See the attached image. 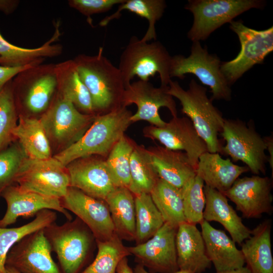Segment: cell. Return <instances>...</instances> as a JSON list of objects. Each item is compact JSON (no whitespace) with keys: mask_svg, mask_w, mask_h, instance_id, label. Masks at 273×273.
I'll return each instance as SVG.
<instances>
[{"mask_svg":"<svg viewBox=\"0 0 273 273\" xmlns=\"http://www.w3.org/2000/svg\"><path fill=\"white\" fill-rule=\"evenodd\" d=\"M44 235L54 252L62 273H81L93 257L96 239L79 218L62 225L55 222L43 229Z\"/></svg>","mask_w":273,"mask_h":273,"instance_id":"cell-3","label":"cell"},{"mask_svg":"<svg viewBox=\"0 0 273 273\" xmlns=\"http://www.w3.org/2000/svg\"><path fill=\"white\" fill-rule=\"evenodd\" d=\"M207 256L216 272L233 270L244 266L243 254L224 231L203 220L200 223Z\"/></svg>","mask_w":273,"mask_h":273,"instance_id":"cell-23","label":"cell"},{"mask_svg":"<svg viewBox=\"0 0 273 273\" xmlns=\"http://www.w3.org/2000/svg\"><path fill=\"white\" fill-rule=\"evenodd\" d=\"M271 229V220H263L241 245L246 266L252 273H273Z\"/></svg>","mask_w":273,"mask_h":273,"instance_id":"cell-27","label":"cell"},{"mask_svg":"<svg viewBox=\"0 0 273 273\" xmlns=\"http://www.w3.org/2000/svg\"><path fill=\"white\" fill-rule=\"evenodd\" d=\"M36 65H38L18 67H7L0 66V90L7 82L12 79L18 73L28 68Z\"/></svg>","mask_w":273,"mask_h":273,"instance_id":"cell-42","label":"cell"},{"mask_svg":"<svg viewBox=\"0 0 273 273\" xmlns=\"http://www.w3.org/2000/svg\"><path fill=\"white\" fill-rule=\"evenodd\" d=\"M171 58L160 41L149 43L132 36L121 54L118 66L125 87L135 76L147 81L156 73L159 76L160 85L168 86L171 80Z\"/></svg>","mask_w":273,"mask_h":273,"instance_id":"cell-6","label":"cell"},{"mask_svg":"<svg viewBox=\"0 0 273 273\" xmlns=\"http://www.w3.org/2000/svg\"><path fill=\"white\" fill-rule=\"evenodd\" d=\"M205 206L203 212L204 220L209 222L220 223L236 243L241 245L251 236L252 230L243 222L242 219L233 207L228 198L222 193L206 185L204 187Z\"/></svg>","mask_w":273,"mask_h":273,"instance_id":"cell-24","label":"cell"},{"mask_svg":"<svg viewBox=\"0 0 273 273\" xmlns=\"http://www.w3.org/2000/svg\"><path fill=\"white\" fill-rule=\"evenodd\" d=\"M266 145V150L268 152V162L271 169V177H273V135L272 134L269 136L263 137Z\"/></svg>","mask_w":273,"mask_h":273,"instance_id":"cell-43","label":"cell"},{"mask_svg":"<svg viewBox=\"0 0 273 273\" xmlns=\"http://www.w3.org/2000/svg\"><path fill=\"white\" fill-rule=\"evenodd\" d=\"M19 115H40L49 108L57 93L55 64H40L18 73L12 81Z\"/></svg>","mask_w":273,"mask_h":273,"instance_id":"cell-5","label":"cell"},{"mask_svg":"<svg viewBox=\"0 0 273 273\" xmlns=\"http://www.w3.org/2000/svg\"><path fill=\"white\" fill-rule=\"evenodd\" d=\"M116 273H134L128 262L127 257L124 258L119 263Z\"/></svg>","mask_w":273,"mask_h":273,"instance_id":"cell-44","label":"cell"},{"mask_svg":"<svg viewBox=\"0 0 273 273\" xmlns=\"http://www.w3.org/2000/svg\"><path fill=\"white\" fill-rule=\"evenodd\" d=\"M204 187L203 180L196 175L180 189L187 222L197 225L204 220L205 206Z\"/></svg>","mask_w":273,"mask_h":273,"instance_id":"cell-38","label":"cell"},{"mask_svg":"<svg viewBox=\"0 0 273 273\" xmlns=\"http://www.w3.org/2000/svg\"><path fill=\"white\" fill-rule=\"evenodd\" d=\"M57 214L53 210L44 209L38 212L30 222L19 227L0 228V273H4L8 253L12 247L25 236L43 229L55 222Z\"/></svg>","mask_w":273,"mask_h":273,"instance_id":"cell-33","label":"cell"},{"mask_svg":"<svg viewBox=\"0 0 273 273\" xmlns=\"http://www.w3.org/2000/svg\"><path fill=\"white\" fill-rule=\"evenodd\" d=\"M168 86L155 87L149 81H138L130 82L124 90L122 106L127 107L135 104V113L132 114L130 120L132 123L146 121L150 125L162 126L166 122L159 113L160 108H167L172 117L177 116V111L173 97L167 92Z\"/></svg>","mask_w":273,"mask_h":273,"instance_id":"cell-13","label":"cell"},{"mask_svg":"<svg viewBox=\"0 0 273 273\" xmlns=\"http://www.w3.org/2000/svg\"><path fill=\"white\" fill-rule=\"evenodd\" d=\"M150 195L164 223L177 228L186 222L180 189L159 178Z\"/></svg>","mask_w":273,"mask_h":273,"instance_id":"cell-32","label":"cell"},{"mask_svg":"<svg viewBox=\"0 0 273 273\" xmlns=\"http://www.w3.org/2000/svg\"><path fill=\"white\" fill-rule=\"evenodd\" d=\"M4 273H20L16 270L9 266H6Z\"/></svg>","mask_w":273,"mask_h":273,"instance_id":"cell-47","label":"cell"},{"mask_svg":"<svg viewBox=\"0 0 273 273\" xmlns=\"http://www.w3.org/2000/svg\"><path fill=\"white\" fill-rule=\"evenodd\" d=\"M15 183L23 189L59 199L70 186L66 167L54 157L43 160L26 158Z\"/></svg>","mask_w":273,"mask_h":273,"instance_id":"cell-12","label":"cell"},{"mask_svg":"<svg viewBox=\"0 0 273 273\" xmlns=\"http://www.w3.org/2000/svg\"><path fill=\"white\" fill-rule=\"evenodd\" d=\"M159 177L181 189L196 175V170L186 153L156 145L146 148Z\"/></svg>","mask_w":273,"mask_h":273,"instance_id":"cell-22","label":"cell"},{"mask_svg":"<svg viewBox=\"0 0 273 273\" xmlns=\"http://www.w3.org/2000/svg\"><path fill=\"white\" fill-rule=\"evenodd\" d=\"M55 26V31L50 39L40 47L33 49L13 45L6 40L0 33V66L18 67L39 65L46 58L60 55L63 52V46L54 43L61 35L59 23Z\"/></svg>","mask_w":273,"mask_h":273,"instance_id":"cell-26","label":"cell"},{"mask_svg":"<svg viewBox=\"0 0 273 273\" xmlns=\"http://www.w3.org/2000/svg\"><path fill=\"white\" fill-rule=\"evenodd\" d=\"M62 207L76 215L89 229L97 241H104L116 235L105 201L89 196L69 187L60 199Z\"/></svg>","mask_w":273,"mask_h":273,"instance_id":"cell-18","label":"cell"},{"mask_svg":"<svg viewBox=\"0 0 273 273\" xmlns=\"http://www.w3.org/2000/svg\"><path fill=\"white\" fill-rule=\"evenodd\" d=\"M216 273H252L250 270L246 266H243L239 268L230 270H227V271H219V272H216Z\"/></svg>","mask_w":273,"mask_h":273,"instance_id":"cell-46","label":"cell"},{"mask_svg":"<svg viewBox=\"0 0 273 273\" xmlns=\"http://www.w3.org/2000/svg\"><path fill=\"white\" fill-rule=\"evenodd\" d=\"M116 235L122 240L134 241V195L125 187H116L105 199Z\"/></svg>","mask_w":273,"mask_h":273,"instance_id":"cell-29","label":"cell"},{"mask_svg":"<svg viewBox=\"0 0 273 273\" xmlns=\"http://www.w3.org/2000/svg\"><path fill=\"white\" fill-rule=\"evenodd\" d=\"M145 137L157 140L169 149L184 151L196 170L199 157L208 151L191 120L186 117H172L162 126L150 125L143 130Z\"/></svg>","mask_w":273,"mask_h":273,"instance_id":"cell-14","label":"cell"},{"mask_svg":"<svg viewBox=\"0 0 273 273\" xmlns=\"http://www.w3.org/2000/svg\"><path fill=\"white\" fill-rule=\"evenodd\" d=\"M43 229L16 243L8 253L6 266L20 273H62L52 257L51 247Z\"/></svg>","mask_w":273,"mask_h":273,"instance_id":"cell-16","label":"cell"},{"mask_svg":"<svg viewBox=\"0 0 273 273\" xmlns=\"http://www.w3.org/2000/svg\"><path fill=\"white\" fill-rule=\"evenodd\" d=\"M135 144L133 140L124 134L106 158L107 169L116 187L129 188L130 157Z\"/></svg>","mask_w":273,"mask_h":273,"instance_id":"cell-37","label":"cell"},{"mask_svg":"<svg viewBox=\"0 0 273 273\" xmlns=\"http://www.w3.org/2000/svg\"><path fill=\"white\" fill-rule=\"evenodd\" d=\"M175 247L179 269L203 273L211 267L212 263L207 256L204 239L196 225L187 222L179 224Z\"/></svg>","mask_w":273,"mask_h":273,"instance_id":"cell-21","label":"cell"},{"mask_svg":"<svg viewBox=\"0 0 273 273\" xmlns=\"http://www.w3.org/2000/svg\"><path fill=\"white\" fill-rule=\"evenodd\" d=\"M166 7V2L164 0H124L118 5L115 12L103 19L99 25L105 27L110 21L119 18L122 11H128L148 21V27L141 40L145 42L153 39L156 40L155 24L162 17Z\"/></svg>","mask_w":273,"mask_h":273,"instance_id":"cell-31","label":"cell"},{"mask_svg":"<svg viewBox=\"0 0 273 273\" xmlns=\"http://www.w3.org/2000/svg\"><path fill=\"white\" fill-rule=\"evenodd\" d=\"M263 3L259 0L189 1L185 8L192 12L194 21L188 37L193 42L205 40L224 24L249 9L262 7Z\"/></svg>","mask_w":273,"mask_h":273,"instance_id":"cell-10","label":"cell"},{"mask_svg":"<svg viewBox=\"0 0 273 273\" xmlns=\"http://www.w3.org/2000/svg\"><path fill=\"white\" fill-rule=\"evenodd\" d=\"M249 171L246 166L235 164L229 158H222L218 153L207 151L199 158L196 175L206 186L223 194L241 175Z\"/></svg>","mask_w":273,"mask_h":273,"instance_id":"cell-25","label":"cell"},{"mask_svg":"<svg viewBox=\"0 0 273 273\" xmlns=\"http://www.w3.org/2000/svg\"><path fill=\"white\" fill-rule=\"evenodd\" d=\"M136 244L143 243L153 237L164 223L150 194L134 195Z\"/></svg>","mask_w":273,"mask_h":273,"instance_id":"cell-35","label":"cell"},{"mask_svg":"<svg viewBox=\"0 0 273 273\" xmlns=\"http://www.w3.org/2000/svg\"><path fill=\"white\" fill-rule=\"evenodd\" d=\"M1 197L7 205L6 212L0 219L1 228L15 223L20 217H31L44 209L57 211L63 214L67 220H72L71 215L62 207L60 199L27 191L18 185L7 188Z\"/></svg>","mask_w":273,"mask_h":273,"instance_id":"cell-20","label":"cell"},{"mask_svg":"<svg viewBox=\"0 0 273 273\" xmlns=\"http://www.w3.org/2000/svg\"><path fill=\"white\" fill-rule=\"evenodd\" d=\"M134 273H150L143 266L137 264L133 268ZM173 273H191L187 271L179 269Z\"/></svg>","mask_w":273,"mask_h":273,"instance_id":"cell-45","label":"cell"},{"mask_svg":"<svg viewBox=\"0 0 273 273\" xmlns=\"http://www.w3.org/2000/svg\"><path fill=\"white\" fill-rule=\"evenodd\" d=\"M100 47L97 54H79L74 61L79 75L92 100L94 114L99 116L122 106L125 86L118 67L103 54Z\"/></svg>","mask_w":273,"mask_h":273,"instance_id":"cell-1","label":"cell"},{"mask_svg":"<svg viewBox=\"0 0 273 273\" xmlns=\"http://www.w3.org/2000/svg\"><path fill=\"white\" fill-rule=\"evenodd\" d=\"M220 133L226 142L220 153L234 161L243 162L255 175L265 174L266 145L251 120L247 124L240 119H224Z\"/></svg>","mask_w":273,"mask_h":273,"instance_id":"cell-7","label":"cell"},{"mask_svg":"<svg viewBox=\"0 0 273 273\" xmlns=\"http://www.w3.org/2000/svg\"><path fill=\"white\" fill-rule=\"evenodd\" d=\"M57 94L73 104L80 112L95 115L92 98L72 60L55 64Z\"/></svg>","mask_w":273,"mask_h":273,"instance_id":"cell-28","label":"cell"},{"mask_svg":"<svg viewBox=\"0 0 273 273\" xmlns=\"http://www.w3.org/2000/svg\"><path fill=\"white\" fill-rule=\"evenodd\" d=\"M12 79L0 90V151L10 145L15 138L13 131L19 114L13 93Z\"/></svg>","mask_w":273,"mask_h":273,"instance_id":"cell-39","label":"cell"},{"mask_svg":"<svg viewBox=\"0 0 273 273\" xmlns=\"http://www.w3.org/2000/svg\"><path fill=\"white\" fill-rule=\"evenodd\" d=\"M272 178L254 175L238 178L223 194L245 218H259L271 214Z\"/></svg>","mask_w":273,"mask_h":273,"instance_id":"cell-17","label":"cell"},{"mask_svg":"<svg viewBox=\"0 0 273 273\" xmlns=\"http://www.w3.org/2000/svg\"><path fill=\"white\" fill-rule=\"evenodd\" d=\"M221 64L217 56L210 54L200 41H194L189 57L181 55L172 57L170 77L183 79L186 74H194L202 84L210 88L212 101H229L232 99V90L221 70Z\"/></svg>","mask_w":273,"mask_h":273,"instance_id":"cell-8","label":"cell"},{"mask_svg":"<svg viewBox=\"0 0 273 273\" xmlns=\"http://www.w3.org/2000/svg\"><path fill=\"white\" fill-rule=\"evenodd\" d=\"M132 113L121 106L96 117L83 136L76 143L54 156L66 167L79 158L97 155L106 158L109 153L132 124Z\"/></svg>","mask_w":273,"mask_h":273,"instance_id":"cell-2","label":"cell"},{"mask_svg":"<svg viewBox=\"0 0 273 273\" xmlns=\"http://www.w3.org/2000/svg\"><path fill=\"white\" fill-rule=\"evenodd\" d=\"M26 158L18 142H12L0 151V197L7 188L15 183Z\"/></svg>","mask_w":273,"mask_h":273,"instance_id":"cell-40","label":"cell"},{"mask_svg":"<svg viewBox=\"0 0 273 273\" xmlns=\"http://www.w3.org/2000/svg\"><path fill=\"white\" fill-rule=\"evenodd\" d=\"M96 115L83 114L57 93L39 118L51 144L61 151L78 141L94 122Z\"/></svg>","mask_w":273,"mask_h":273,"instance_id":"cell-9","label":"cell"},{"mask_svg":"<svg viewBox=\"0 0 273 273\" xmlns=\"http://www.w3.org/2000/svg\"><path fill=\"white\" fill-rule=\"evenodd\" d=\"M230 28L238 35L241 50L237 56L221 63V70L231 85L256 64L263 62L273 51V27L257 30L246 26L241 21H232Z\"/></svg>","mask_w":273,"mask_h":273,"instance_id":"cell-11","label":"cell"},{"mask_svg":"<svg viewBox=\"0 0 273 273\" xmlns=\"http://www.w3.org/2000/svg\"><path fill=\"white\" fill-rule=\"evenodd\" d=\"M130 183L128 189L134 195L150 194L159 178L146 148L136 143L130 157Z\"/></svg>","mask_w":273,"mask_h":273,"instance_id":"cell-34","label":"cell"},{"mask_svg":"<svg viewBox=\"0 0 273 273\" xmlns=\"http://www.w3.org/2000/svg\"><path fill=\"white\" fill-rule=\"evenodd\" d=\"M177 229L165 222L150 239L127 247L128 250L138 264L150 273H173L179 270L175 247Z\"/></svg>","mask_w":273,"mask_h":273,"instance_id":"cell-15","label":"cell"},{"mask_svg":"<svg viewBox=\"0 0 273 273\" xmlns=\"http://www.w3.org/2000/svg\"><path fill=\"white\" fill-rule=\"evenodd\" d=\"M70 185L92 197L105 200L116 187L107 169L106 158L93 155L77 159L66 166Z\"/></svg>","mask_w":273,"mask_h":273,"instance_id":"cell-19","label":"cell"},{"mask_svg":"<svg viewBox=\"0 0 273 273\" xmlns=\"http://www.w3.org/2000/svg\"><path fill=\"white\" fill-rule=\"evenodd\" d=\"M124 0H69V6L82 15H91L108 12L114 6L120 5Z\"/></svg>","mask_w":273,"mask_h":273,"instance_id":"cell-41","label":"cell"},{"mask_svg":"<svg viewBox=\"0 0 273 273\" xmlns=\"http://www.w3.org/2000/svg\"><path fill=\"white\" fill-rule=\"evenodd\" d=\"M207 88L198 84L195 79L185 90L176 81H170L167 92L178 99L181 112L192 121L200 136L206 143L208 151L220 153L222 146L218 138L221 131L224 118L212 104L207 95Z\"/></svg>","mask_w":273,"mask_h":273,"instance_id":"cell-4","label":"cell"},{"mask_svg":"<svg viewBox=\"0 0 273 273\" xmlns=\"http://www.w3.org/2000/svg\"><path fill=\"white\" fill-rule=\"evenodd\" d=\"M97 253L81 273H116L120 262L130 255L127 247L116 235L104 241H97Z\"/></svg>","mask_w":273,"mask_h":273,"instance_id":"cell-36","label":"cell"},{"mask_svg":"<svg viewBox=\"0 0 273 273\" xmlns=\"http://www.w3.org/2000/svg\"><path fill=\"white\" fill-rule=\"evenodd\" d=\"M13 135L28 158L43 160L52 157L51 146L39 119L19 115Z\"/></svg>","mask_w":273,"mask_h":273,"instance_id":"cell-30","label":"cell"}]
</instances>
